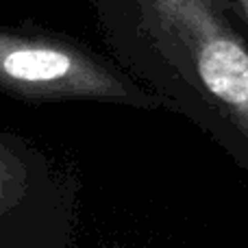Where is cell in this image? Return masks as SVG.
<instances>
[{"label": "cell", "mask_w": 248, "mask_h": 248, "mask_svg": "<svg viewBox=\"0 0 248 248\" xmlns=\"http://www.w3.org/2000/svg\"><path fill=\"white\" fill-rule=\"evenodd\" d=\"M196 68L211 94L233 105L248 103V52L233 33L205 44Z\"/></svg>", "instance_id": "obj_1"}, {"label": "cell", "mask_w": 248, "mask_h": 248, "mask_svg": "<svg viewBox=\"0 0 248 248\" xmlns=\"http://www.w3.org/2000/svg\"><path fill=\"white\" fill-rule=\"evenodd\" d=\"M235 2L240 4L242 11H244V13H246V17H248V0H235Z\"/></svg>", "instance_id": "obj_2"}]
</instances>
